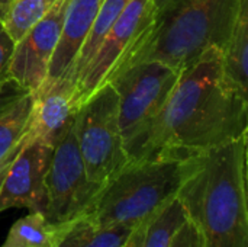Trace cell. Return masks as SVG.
<instances>
[{"mask_svg": "<svg viewBox=\"0 0 248 247\" xmlns=\"http://www.w3.org/2000/svg\"><path fill=\"white\" fill-rule=\"evenodd\" d=\"M248 128L247 92L228 76L222 48L186 66L160 114L126 147L129 160L185 159L232 141Z\"/></svg>", "mask_w": 248, "mask_h": 247, "instance_id": "6da1fadb", "label": "cell"}, {"mask_svg": "<svg viewBox=\"0 0 248 247\" xmlns=\"http://www.w3.org/2000/svg\"><path fill=\"white\" fill-rule=\"evenodd\" d=\"M247 134L183 159L176 198L205 247H248Z\"/></svg>", "mask_w": 248, "mask_h": 247, "instance_id": "7a4b0ae2", "label": "cell"}, {"mask_svg": "<svg viewBox=\"0 0 248 247\" xmlns=\"http://www.w3.org/2000/svg\"><path fill=\"white\" fill-rule=\"evenodd\" d=\"M243 1L182 0L154 20L125 68L142 61H161L182 71L206 49L225 45Z\"/></svg>", "mask_w": 248, "mask_h": 247, "instance_id": "3957f363", "label": "cell"}, {"mask_svg": "<svg viewBox=\"0 0 248 247\" xmlns=\"http://www.w3.org/2000/svg\"><path fill=\"white\" fill-rule=\"evenodd\" d=\"M183 159L129 160L99 188L83 217L102 227L135 230L176 198Z\"/></svg>", "mask_w": 248, "mask_h": 247, "instance_id": "277c9868", "label": "cell"}, {"mask_svg": "<svg viewBox=\"0 0 248 247\" xmlns=\"http://www.w3.org/2000/svg\"><path fill=\"white\" fill-rule=\"evenodd\" d=\"M74 130L89 181L105 185L128 162L121 127L119 100L112 84L102 87L76 112Z\"/></svg>", "mask_w": 248, "mask_h": 247, "instance_id": "5b68a950", "label": "cell"}, {"mask_svg": "<svg viewBox=\"0 0 248 247\" xmlns=\"http://www.w3.org/2000/svg\"><path fill=\"white\" fill-rule=\"evenodd\" d=\"M155 19L153 0H131L74 84V105L80 109L92 96L124 71Z\"/></svg>", "mask_w": 248, "mask_h": 247, "instance_id": "8992f818", "label": "cell"}, {"mask_svg": "<svg viewBox=\"0 0 248 247\" xmlns=\"http://www.w3.org/2000/svg\"><path fill=\"white\" fill-rule=\"evenodd\" d=\"M179 74V70L161 61H142L129 66L112 80L119 100V127L125 150L160 114Z\"/></svg>", "mask_w": 248, "mask_h": 247, "instance_id": "52a82bcc", "label": "cell"}, {"mask_svg": "<svg viewBox=\"0 0 248 247\" xmlns=\"http://www.w3.org/2000/svg\"><path fill=\"white\" fill-rule=\"evenodd\" d=\"M99 188L86 175L73 121L55 144L45 176L46 207L44 214L46 220L57 224L78 217L87 208Z\"/></svg>", "mask_w": 248, "mask_h": 247, "instance_id": "ba28073f", "label": "cell"}, {"mask_svg": "<svg viewBox=\"0 0 248 247\" xmlns=\"http://www.w3.org/2000/svg\"><path fill=\"white\" fill-rule=\"evenodd\" d=\"M68 1L57 0L48 13L15 44L9 77L15 79L31 93L38 92L46 80L49 61L62 31Z\"/></svg>", "mask_w": 248, "mask_h": 247, "instance_id": "9c48e42d", "label": "cell"}, {"mask_svg": "<svg viewBox=\"0 0 248 247\" xmlns=\"http://www.w3.org/2000/svg\"><path fill=\"white\" fill-rule=\"evenodd\" d=\"M54 147L29 140L12 162L0 189V213L10 208H28L29 211H45L46 189L45 176Z\"/></svg>", "mask_w": 248, "mask_h": 247, "instance_id": "30bf717a", "label": "cell"}, {"mask_svg": "<svg viewBox=\"0 0 248 247\" xmlns=\"http://www.w3.org/2000/svg\"><path fill=\"white\" fill-rule=\"evenodd\" d=\"M76 112L74 84L70 80L42 84L33 93V108L26 137L55 147L73 124Z\"/></svg>", "mask_w": 248, "mask_h": 247, "instance_id": "8fae6325", "label": "cell"}, {"mask_svg": "<svg viewBox=\"0 0 248 247\" xmlns=\"http://www.w3.org/2000/svg\"><path fill=\"white\" fill-rule=\"evenodd\" d=\"M103 0H70L62 31L48 67V76L44 84L57 80H70L76 58L94 23ZM71 82V80H70Z\"/></svg>", "mask_w": 248, "mask_h": 247, "instance_id": "7c38bea8", "label": "cell"}, {"mask_svg": "<svg viewBox=\"0 0 248 247\" xmlns=\"http://www.w3.org/2000/svg\"><path fill=\"white\" fill-rule=\"evenodd\" d=\"M132 231L121 226L102 227L78 215L68 221L52 224L51 247H126Z\"/></svg>", "mask_w": 248, "mask_h": 247, "instance_id": "4fadbf2b", "label": "cell"}, {"mask_svg": "<svg viewBox=\"0 0 248 247\" xmlns=\"http://www.w3.org/2000/svg\"><path fill=\"white\" fill-rule=\"evenodd\" d=\"M185 220L182 204L174 198L132 231L128 247H170L174 233Z\"/></svg>", "mask_w": 248, "mask_h": 247, "instance_id": "5bb4252c", "label": "cell"}, {"mask_svg": "<svg viewBox=\"0 0 248 247\" xmlns=\"http://www.w3.org/2000/svg\"><path fill=\"white\" fill-rule=\"evenodd\" d=\"M224 66L232 82L244 92L248 86V0H244L232 31L222 47Z\"/></svg>", "mask_w": 248, "mask_h": 247, "instance_id": "9a60e30c", "label": "cell"}, {"mask_svg": "<svg viewBox=\"0 0 248 247\" xmlns=\"http://www.w3.org/2000/svg\"><path fill=\"white\" fill-rule=\"evenodd\" d=\"M129 1L131 0H103L100 9L97 12V16L94 19V23H93V26H92V29H90V32L76 58V63L73 66V70L70 74V80L73 84H76V80L78 79V76L81 74L84 67L92 60L99 44L106 36L109 29L116 22V19L121 16V13L124 12V9L126 7V4Z\"/></svg>", "mask_w": 248, "mask_h": 247, "instance_id": "2e32d148", "label": "cell"}, {"mask_svg": "<svg viewBox=\"0 0 248 247\" xmlns=\"http://www.w3.org/2000/svg\"><path fill=\"white\" fill-rule=\"evenodd\" d=\"M4 245L20 247L52 246V224L41 211H29L28 215L17 220L4 240Z\"/></svg>", "mask_w": 248, "mask_h": 247, "instance_id": "e0dca14e", "label": "cell"}, {"mask_svg": "<svg viewBox=\"0 0 248 247\" xmlns=\"http://www.w3.org/2000/svg\"><path fill=\"white\" fill-rule=\"evenodd\" d=\"M57 0H12L1 23L15 44L38 22Z\"/></svg>", "mask_w": 248, "mask_h": 247, "instance_id": "ac0fdd59", "label": "cell"}, {"mask_svg": "<svg viewBox=\"0 0 248 247\" xmlns=\"http://www.w3.org/2000/svg\"><path fill=\"white\" fill-rule=\"evenodd\" d=\"M32 108L33 93H29L0 119V159L25 138L31 122Z\"/></svg>", "mask_w": 248, "mask_h": 247, "instance_id": "d6986e66", "label": "cell"}, {"mask_svg": "<svg viewBox=\"0 0 248 247\" xmlns=\"http://www.w3.org/2000/svg\"><path fill=\"white\" fill-rule=\"evenodd\" d=\"M31 92L12 77L0 80V119Z\"/></svg>", "mask_w": 248, "mask_h": 247, "instance_id": "ffe728a7", "label": "cell"}, {"mask_svg": "<svg viewBox=\"0 0 248 247\" xmlns=\"http://www.w3.org/2000/svg\"><path fill=\"white\" fill-rule=\"evenodd\" d=\"M170 247H205V243L196 227L186 218L174 233Z\"/></svg>", "mask_w": 248, "mask_h": 247, "instance_id": "44dd1931", "label": "cell"}, {"mask_svg": "<svg viewBox=\"0 0 248 247\" xmlns=\"http://www.w3.org/2000/svg\"><path fill=\"white\" fill-rule=\"evenodd\" d=\"M15 49V41L6 32L0 20V80L9 77V66Z\"/></svg>", "mask_w": 248, "mask_h": 247, "instance_id": "7402d4cb", "label": "cell"}, {"mask_svg": "<svg viewBox=\"0 0 248 247\" xmlns=\"http://www.w3.org/2000/svg\"><path fill=\"white\" fill-rule=\"evenodd\" d=\"M25 143H26V135H25V138H23L16 147H13L3 159H0V189H1V185H3V182H4V178H6L7 172H9V167H10L12 162L15 160V157L17 156V153L20 151V148L23 147Z\"/></svg>", "mask_w": 248, "mask_h": 247, "instance_id": "603a6c76", "label": "cell"}, {"mask_svg": "<svg viewBox=\"0 0 248 247\" xmlns=\"http://www.w3.org/2000/svg\"><path fill=\"white\" fill-rule=\"evenodd\" d=\"M180 1L182 0H153V6H154V12H155V19H158L163 15H166L167 12H170Z\"/></svg>", "mask_w": 248, "mask_h": 247, "instance_id": "cb8c5ba5", "label": "cell"}, {"mask_svg": "<svg viewBox=\"0 0 248 247\" xmlns=\"http://www.w3.org/2000/svg\"><path fill=\"white\" fill-rule=\"evenodd\" d=\"M10 3H12V0H0V20H3Z\"/></svg>", "mask_w": 248, "mask_h": 247, "instance_id": "d4e9b609", "label": "cell"}, {"mask_svg": "<svg viewBox=\"0 0 248 247\" xmlns=\"http://www.w3.org/2000/svg\"><path fill=\"white\" fill-rule=\"evenodd\" d=\"M0 247H20V246H12V245H4V243H3Z\"/></svg>", "mask_w": 248, "mask_h": 247, "instance_id": "484cf974", "label": "cell"}, {"mask_svg": "<svg viewBox=\"0 0 248 247\" xmlns=\"http://www.w3.org/2000/svg\"><path fill=\"white\" fill-rule=\"evenodd\" d=\"M126 247H128V245H126Z\"/></svg>", "mask_w": 248, "mask_h": 247, "instance_id": "4316f807", "label": "cell"}]
</instances>
